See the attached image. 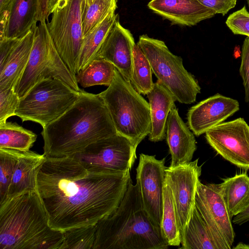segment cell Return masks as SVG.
I'll use <instances>...</instances> for the list:
<instances>
[{"label": "cell", "instance_id": "obj_1", "mask_svg": "<svg viewBox=\"0 0 249 249\" xmlns=\"http://www.w3.org/2000/svg\"><path fill=\"white\" fill-rule=\"evenodd\" d=\"M130 172H91L72 156L48 158L38 170L36 190L53 230L95 225L118 207Z\"/></svg>", "mask_w": 249, "mask_h": 249}, {"label": "cell", "instance_id": "obj_2", "mask_svg": "<svg viewBox=\"0 0 249 249\" xmlns=\"http://www.w3.org/2000/svg\"><path fill=\"white\" fill-rule=\"evenodd\" d=\"M109 113L98 94L81 90L77 100L63 114L43 127L44 155L72 156L100 140L117 134Z\"/></svg>", "mask_w": 249, "mask_h": 249}, {"label": "cell", "instance_id": "obj_3", "mask_svg": "<svg viewBox=\"0 0 249 249\" xmlns=\"http://www.w3.org/2000/svg\"><path fill=\"white\" fill-rule=\"evenodd\" d=\"M92 249H165L161 228L147 213L137 183L130 178L117 209L96 224Z\"/></svg>", "mask_w": 249, "mask_h": 249}, {"label": "cell", "instance_id": "obj_4", "mask_svg": "<svg viewBox=\"0 0 249 249\" xmlns=\"http://www.w3.org/2000/svg\"><path fill=\"white\" fill-rule=\"evenodd\" d=\"M63 231L53 229L36 191L0 204V249H62Z\"/></svg>", "mask_w": 249, "mask_h": 249}, {"label": "cell", "instance_id": "obj_5", "mask_svg": "<svg viewBox=\"0 0 249 249\" xmlns=\"http://www.w3.org/2000/svg\"><path fill=\"white\" fill-rule=\"evenodd\" d=\"M98 95L107 109L117 133L128 139L136 149L151 131L149 103L116 68L111 84Z\"/></svg>", "mask_w": 249, "mask_h": 249}, {"label": "cell", "instance_id": "obj_6", "mask_svg": "<svg viewBox=\"0 0 249 249\" xmlns=\"http://www.w3.org/2000/svg\"><path fill=\"white\" fill-rule=\"evenodd\" d=\"M137 44L148 59L158 80L176 100L185 104L194 103L201 88L197 80L183 66L182 58L172 53L164 41L147 35L141 36Z\"/></svg>", "mask_w": 249, "mask_h": 249}, {"label": "cell", "instance_id": "obj_7", "mask_svg": "<svg viewBox=\"0 0 249 249\" xmlns=\"http://www.w3.org/2000/svg\"><path fill=\"white\" fill-rule=\"evenodd\" d=\"M48 78L61 80L79 92L75 76L58 54L48 32L46 21L36 26L29 60L20 78L14 88L19 98L37 82Z\"/></svg>", "mask_w": 249, "mask_h": 249}, {"label": "cell", "instance_id": "obj_8", "mask_svg": "<svg viewBox=\"0 0 249 249\" xmlns=\"http://www.w3.org/2000/svg\"><path fill=\"white\" fill-rule=\"evenodd\" d=\"M80 91L56 78L42 79L20 98L15 116L22 122L38 123L43 128L71 107L78 99Z\"/></svg>", "mask_w": 249, "mask_h": 249}, {"label": "cell", "instance_id": "obj_9", "mask_svg": "<svg viewBox=\"0 0 249 249\" xmlns=\"http://www.w3.org/2000/svg\"><path fill=\"white\" fill-rule=\"evenodd\" d=\"M83 0H70L54 9L47 23L49 34L62 60L75 76L78 60L83 42L81 6Z\"/></svg>", "mask_w": 249, "mask_h": 249}, {"label": "cell", "instance_id": "obj_10", "mask_svg": "<svg viewBox=\"0 0 249 249\" xmlns=\"http://www.w3.org/2000/svg\"><path fill=\"white\" fill-rule=\"evenodd\" d=\"M136 150L128 139L117 134L92 143L72 156L91 172L126 173L135 161Z\"/></svg>", "mask_w": 249, "mask_h": 249}, {"label": "cell", "instance_id": "obj_11", "mask_svg": "<svg viewBox=\"0 0 249 249\" xmlns=\"http://www.w3.org/2000/svg\"><path fill=\"white\" fill-rule=\"evenodd\" d=\"M205 134L218 154L237 167L249 170V125L243 118L222 123Z\"/></svg>", "mask_w": 249, "mask_h": 249}, {"label": "cell", "instance_id": "obj_12", "mask_svg": "<svg viewBox=\"0 0 249 249\" xmlns=\"http://www.w3.org/2000/svg\"><path fill=\"white\" fill-rule=\"evenodd\" d=\"M165 158L141 154L136 169L138 185L144 209L154 222L161 228L163 189L166 177Z\"/></svg>", "mask_w": 249, "mask_h": 249}, {"label": "cell", "instance_id": "obj_13", "mask_svg": "<svg viewBox=\"0 0 249 249\" xmlns=\"http://www.w3.org/2000/svg\"><path fill=\"white\" fill-rule=\"evenodd\" d=\"M195 205L204 219L226 249H231L235 233L227 206L218 184L197 185Z\"/></svg>", "mask_w": 249, "mask_h": 249}, {"label": "cell", "instance_id": "obj_14", "mask_svg": "<svg viewBox=\"0 0 249 249\" xmlns=\"http://www.w3.org/2000/svg\"><path fill=\"white\" fill-rule=\"evenodd\" d=\"M198 159L176 167H166V178L171 189L181 233L195 206L201 166Z\"/></svg>", "mask_w": 249, "mask_h": 249}, {"label": "cell", "instance_id": "obj_15", "mask_svg": "<svg viewBox=\"0 0 249 249\" xmlns=\"http://www.w3.org/2000/svg\"><path fill=\"white\" fill-rule=\"evenodd\" d=\"M239 110L237 100L217 93L192 107L187 113V124L199 136L223 123Z\"/></svg>", "mask_w": 249, "mask_h": 249}, {"label": "cell", "instance_id": "obj_16", "mask_svg": "<svg viewBox=\"0 0 249 249\" xmlns=\"http://www.w3.org/2000/svg\"><path fill=\"white\" fill-rule=\"evenodd\" d=\"M135 44L130 31L120 24L118 15L95 58H101L112 63L123 77L130 82Z\"/></svg>", "mask_w": 249, "mask_h": 249}, {"label": "cell", "instance_id": "obj_17", "mask_svg": "<svg viewBox=\"0 0 249 249\" xmlns=\"http://www.w3.org/2000/svg\"><path fill=\"white\" fill-rule=\"evenodd\" d=\"M166 138L171 155L170 167L191 161L196 150L194 134L180 117L174 106L169 112L166 124Z\"/></svg>", "mask_w": 249, "mask_h": 249}, {"label": "cell", "instance_id": "obj_18", "mask_svg": "<svg viewBox=\"0 0 249 249\" xmlns=\"http://www.w3.org/2000/svg\"><path fill=\"white\" fill-rule=\"evenodd\" d=\"M147 6L172 24L182 26L195 25L216 14L197 0H151Z\"/></svg>", "mask_w": 249, "mask_h": 249}, {"label": "cell", "instance_id": "obj_19", "mask_svg": "<svg viewBox=\"0 0 249 249\" xmlns=\"http://www.w3.org/2000/svg\"><path fill=\"white\" fill-rule=\"evenodd\" d=\"M151 120V129L148 139L152 142L163 140L166 137V124L171 109L176 101L169 90L158 80L147 94Z\"/></svg>", "mask_w": 249, "mask_h": 249}, {"label": "cell", "instance_id": "obj_20", "mask_svg": "<svg viewBox=\"0 0 249 249\" xmlns=\"http://www.w3.org/2000/svg\"><path fill=\"white\" fill-rule=\"evenodd\" d=\"M46 158L30 150L20 151L6 200L25 191H36L37 173Z\"/></svg>", "mask_w": 249, "mask_h": 249}, {"label": "cell", "instance_id": "obj_21", "mask_svg": "<svg viewBox=\"0 0 249 249\" xmlns=\"http://www.w3.org/2000/svg\"><path fill=\"white\" fill-rule=\"evenodd\" d=\"M181 249H226L211 229L196 207L181 235Z\"/></svg>", "mask_w": 249, "mask_h": 249}, {"label": "cell", "instance_id": "obj_22", "mask_svg": "<svg viewBox=\"0 0 249 249\" xmlns=\"http://www.w3.org/2000/svg\"><path fill=\"white\" fill-rule=\"evenodd\" d=\"M36 26L20 39L0 71V90L14 89L22 76L30 57Z\"/></svg>", "mask_w": 249, "mask_h": 249}, {"label": "cell", "instance_id": "obj_23", "mask_svg": "<svg viewBox=\"0 0 249 249\" xmlns=\"http://www.w3.org/2000/svg\"><path fill=\"white\" fill-rule=\"evenodd\" d=\"M38 0H15L3 38H21L37 22Z\"/></svg>", "mask_w": 249, "mask_h": 249}, {"label": "cell", "instance_id": "obj_24", "mask_svg": "<svg viewBox=\"0 0 249 249\" xmlns=\"http://www.w3.org/2000/svg\"><path fill=\"white\" fill-rule=\"evenodd\" d=\"M218 186L231 218L249 207V177L246 174L227 178Z\"/></svg>", "mask_w": 249, "mask_h": 249}, {"label": "cell", "instance_id": "obj_25", "mask_svg": "<svg viewBox=\"0 0 249 249\" xmlns=\"http://www.w3.org/2000/svg\"><path fill=\"white\" fill-rule=\"evenodd\" d=\"M112 10L86 37L80 52L77 72L95 58L105 39L112 27L118 14Z\"/></svg>", "mask_w": 249, "mask_h": 249}, {"label": "cell", "instance_id": "obj_26", "mask_svg": "<svg viewBox=\"0 0 249 249\" xmlns=\"http://www.w3.org/2000/svg\"><path fill=\"white\" fill-rule=\"evenodd\" d=\"M161 230L169 246H179L180 245V233L174 200L166 177L163 189Z\"/></svg>", "mask_w": 249, "mask_h": 249}, {"label": "cell", "instance_id": "obj_27", "mask_svg": "<svg viewBox=\"0 0 249 249\" xmlns=\"http://www.w3.org/2000/svg\"><path fill=\"white\" fill-rule=\"evenodd\" d=\"M115 69L109 61L97 57L76 73V80L83 88L95 85L108 87L113 81Z\"/></svg>", "mask_w": 249, "mask_h": 249}, {"label": "cell", "instance_id": "obj_28", "mask_svg": "<svg viewBox=\"0 0 249 249\" xmlns=\"http://www.w3.org/2000/svg\"><path fill=\"white\" fill-rule=\"evenodd\" d=\"M36 138L35 133L16 123L6 122L0 124V148L28 151Z\"/></svg>", "mask_w": 249, "mask_h": 249}, {"label": "cell", "instance_id": "obj_29", "mask_svg": "<svg viewBox=\"0 0 249 249\" xmlns=\"http://www.w3.org/2000/svg\"><path fill=\"white\" fill-rule=\"evenodd\" d=\"M152 71L145 55L137 44L133 52L132 73L130 83L140 94L146 95L153 89L154 83Z\"/></svg>", "mask_w": 249, "mask_h": 249}, {"label": "cell", "instance_id": "obj_30", "mask_svg": "<svg viewBox=\"0 0 249 249\" xmlns=\"http://www.w3.org/2000/svg\"><path fill=\"white\" fill-rule=\"evenodd\" d=\"M117 0H95L91 4L86 5L82 1L81 15L83 38L112 10L117 8Z\"/></svg>", "mask_w": 249, "mask_h": 249}, {"label": "cell", "instance_id": "obj_31", "mask_svg": "<svg viewBox=\"0 0 249 249\" xmlns=\"http://www.w3.org/2000/svg\"><path fill=\"white\" fill-rule=\"evenodd\" d=\"M96 230L95 224L64 231V243L62 249H92Z\"/></svg>", "mask_w": 249, "mask_h": 249}, {"label": "cell", "instance_id": "obj_32", "mask_svg": "<svg viewBox=\"0 0 249 249\" xmlns=\"http://www.w3.org/2000/svg\"><path fill=\"white\" fill-rule=\"evenodd\" d=\"M20 151L0 148V204L6 199Z\"/></svg>", "mask_w": 249, "mask_h": 249}, {"label": "cell", "instance_id": "obj_33", "mask_svg": "<svg viewBox=\"0 0 249 249\" xmlns=\"http://www.w3.org/2000/svg\"><path fill=\"white\" fill-rule=\"evenodd\" d=\"M19 99L13 89L0 90V124L6 123L9 117L15 116Z\"/></svg>", "mask_w": 249, "mask_h": 249}, {"label": "cell", "instance_id": "obj_34", "mask_svg": "<svg viewBox=\"0 0 249 249\" xmlns=\"http://www.w3.org/2000/svg\"><path fill=\"white\" fill-rule=\"evenodd\" d=\"M226 23L234 34L249 37V13L245 6L231 14Z\"/></svg>", "mask_w": 249, "mask_h": 249}, {"label": "cell", "instance_id": "obj_35", "mask_svg": "<svg viewBox=\"0 0 249 249\" xmlns=\"http://www.w3.org/2000/svg\"><path fill=\"white\" fill-rule=\"evenodd\" d=\"M239 73L243 80L245 90V101L249 102V37L244 41L241 53Z\"/></svg>", "mask_w": 249, "mask_h": 249}, {"label": "cell", "instance_id": "obj_36", "mask_svg": "<svg viewBox=\"0 0 249 249\" xmlns=\"http://www.w3.org/2000/svg\"><path fill=\"white\" fill-rule=\"evenodd\" d=\"M215 14L226 15L236 3L237 0H197Z\"/></svg>", "mask_w": 249, "mask_h": 249}, {"label": "cell", "instance_id": "obj_37", "mask_svg": "<svg viewBox=\"0 0 249 249\" xmlns=\"http://www.w3.org/2000/svg\"><path fill=\"white\" fill-rule=\"evenodd\" d=\"M21 38L0 39V71L4 68L7 60Z\"/></svg>", "mask_w": 249, "mask_h": 249}, {"label": "cell", "instance_id": "obj_38", "mask_svg": "<svg viewBox=\"0 0 249 249\" xmlns=\"http://www.w3.org/2000/svg\"><path fill=\"white\" fill-rule=\"evenodd\" d=\"M15 0H0V38L4 36L11 7Z\"/></svg>", "mask_w": 249, "mask_h": 249}, {"label": "cell", "instance_id": "obj_39", "mask_svg": "<svg viewBox=\"0 0 249 249\" xmlns=\"http://www.w3.org/2000/svg\"><path fill=\"white\" fill-rule=\"evenodd\" d=\"M38 12L37 21L41 22L48 19L50 15V0H38Z\"/></svg>", "mask_w": 249, "mask_h": 249}, {"label": "cell", "instance_id": "obj_40", "mask_svg": "<svg viewBox=\"0 0 249 249\" xmlns=\"http://www.w3.org/2000/svg\"><path fill=\"white\" fill-rule=\"evenodd\" d=\"M249 221V206L243 212L233 217L232 222L241 225Z\"/></svg>", "mask_w": 249, "mask_h": 249}, {"label": "cell", "instance_id": "obj_41", "mask_svg": "<svg viewBox=\"0 0 249 249\" xmlns=\"http://www.w3.org/2000/svg\"><path fill=\"white\" fill-rule=\"evenodd\" d=\"M70 0H50L49 14L56 8L63 7L69 2Z\"/></svg>", "mask_w": 249, "mask_h": 249}, {"label": "cell", "instance_id": "obj_42", "mask_svg": "<svg viewBox=\"0 0 249 249\" xmlns=\"http://www.w3.org/2000/svg\"><path fill=\"white\" fill-rule=\"evenodd\" d=\"M232 248L233 249H249V245L241 242Z\"/></svg>", "mask_w": 249, "mask_h": 249}, {"label": "cell", "instance_id": "obj_43", "mask_svg": "<svg viewBox=\"0 0 249 249\" xmlns=\"http://www.w3.org/2000/svg\"><path fill=\"white\" fill-rule=\"evenodd\" d=\"M95 0H83V2L86 5H89L91 4Z\"/></svg>", "mask_w": 249, "mask_h": 249}, {"label": "cell", "instance_id": "obj_44", "mask_svg": "<svg viewBox=\"0 0 249 249\" xmlns=\"http://www.w3.org/2000/svg\"><path fill=\"white\" fill-rule=\"evenodd\" d=\"M247 0V2H248V5H249V0Z\"/></svg>", "mask_w": 249, "mask_h": 249}]
</instances>
